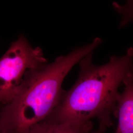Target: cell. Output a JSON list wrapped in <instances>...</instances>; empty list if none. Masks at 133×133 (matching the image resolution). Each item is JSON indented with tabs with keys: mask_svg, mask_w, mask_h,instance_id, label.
Segmentation results:
<instances>
[{
	"mask_svg": "<svg viewBox=\"0 0 133 133\" xmlns=\"http://www.w3.org/2000/svg\"><path fill=\"white\" fill-rule=\"evenodd\" d=\"M91 53L78 62L80 71L75 84L64 91L46 119L58 123H82L97 117H110L119 97L118 88L133 75V47L122 56L113 55L105 65L92 62Z\"/></svg>",
	"mask_w": 133,
	"mask_h": 133,
	"instance_id": "obj_1",
	"label": "cell"
},
{
	"mask_svg": "<svg viewBox=\"0 0 133 133\" xmlns=\"http://www.w3.org/2000/svg\"><path fill=\"white\" fill-rule=\"evenodd\" d=\"M114 112L118 123L115 133H133V75L124 82Z\"/></svg>",
	"mask_w": 133,
	"mask_h": 133,
	"instance_id": "obj_4",
	"label": "cell"
},
{
	"mask_svg": "<svg viewBox=\"0 0 133 133\" xmlns=\"http://www.w3.org/2000/svg\"><path fill=\"white\" fill-rule=\"evenodd\" d=\"M47 62L42 49L34 48L23 35H20L0 58V104L10 103L29 72Z\"/></svg>",
	"mask_w": 133,
	"mask_h": 133,
	"instance_id": "obj_3",
	"label": "cell"
},
{
	"mask_svg": "<svg viewBox=\"0 0 133 133\" xmlns=\"http://www.w3.org/2000/svg\"><path fill=\"white\" fill-rule=\"evenodd\" d=\"M3 105H1V104H0V110H1V108H2V107H3Z\"/></svg>",
	"mask_w": 133,
	"mask_h": 133,
	"instance_id": "obj_9",
	"label": "cell"
},
{
	"mask_svg": "<svg viewBox=\"0 0 133 133\" xmlns=\"http://www.w3.org/2000/svg\"><path fill=\"white\" fill-rule=\"evenodd\" d=\"M91 121L82 123H58L45 119L34 126L27 133H90Z\"/></svg>",
	"mask_w": 133,
	"mask_h": 133,
	"instance_id": "obj_5",
	"label": "cell"
},
{
	"mask_svg": "<svg viewBox=\"0 0 133 133\" xmlns=\"http://www.w3.org/2000/svg\"><path fill=\"white\" fill-rule=\"evenodd\" d=\"M114 10L121 15L119 28H122L133 21V0L128 1L125 5L117 2L112 3Z\"/></svg>",
	"mask_w": 133,
	"mask_h": 133,
	"instance_id": "obj_6",
	"label": "cell"
},
{
	"mask_svg": "<svg viewBox=\"0 0 133 133\" xmlns=\"http://www.w3.org/2000/svg\"><path fill=\"white\" fill-rule=\"evenodd\" d=\"M102 43L96 38L30 71L17 94L0 110V125L5 133H27L46 119L56 107L64 90L63 82L72 68Z\"/></svg>",
	"mask_w": 133,
	"mask_h": 133,
	"instance_id": "obj_2",
	"label": "cell"
},
{
	"mask_svg": "<svg viewBox=\"0 0 133 133\" xmlns=\"http://www.w3.org/2000/svg\"><path fill=\"white\" fill-rule=\"evenodd\" d=\"M99 120L100 121L99 128L93 133H103L105 132V129L110 125V117L104 118Z\"/></svg>",
	"mask_w": 133,
	"mask_h": 133,
	"instance_id": "obj_7",
	"label": "cell"
},
{
	"mask_svg": "<svg viewBox=\"0 0 133 133\" xmlns=\"http://www.w3.org/2000/svg\"><path fill=\"white\" fill-rule=\"evenodd\" d=\"M0 133H5L4 132V131H3V130L2 128L1 125H0Z\"/></svg>",
	"mask_w": 133,
	"mask_h": 133,
	"instance_id": "obj_8",
	"label": "cell"
}]
</instances>
